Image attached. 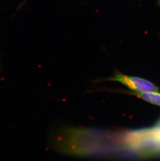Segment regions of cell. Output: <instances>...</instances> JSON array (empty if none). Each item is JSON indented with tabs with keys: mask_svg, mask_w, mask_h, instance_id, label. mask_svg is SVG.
I'll use <instances>...</instances> for the list:
<instances>
[{
	"mask_svg": "<svg viewBox=\"0 0 160 161\" xmlns=\"http://www.w3.org/2000/svg\"><path fill=\"white\" fill-rule=\"evenodd\" d=\"M104 80L120 82L131 90L138 92H157L159 90L158 88L149 81L137 77L127 76L119 72Z\"/></svg>",
	"mask_w": 160,
	"mask_h": 161,
	"instance_id": "cell-1",
	"label": "cell"
},
{
	"mask_svg": "<svg viewBox=\"0 0 160 161\" xmlns=\"http://www.w3.org/2000/svg\"><path fill=\"white\" fill-rule=\"evenodd\" d=\"M131 94L137 96L147 102H149L155 105L160 106V93L157 92H133Z\"/></svg>",
	"mask_w": 160,
	"mask_h": 161,
	"instance_id": "cell-2",
	"label": "cell"
},
{
	"mask_svg": "<svg viewBox=\"0 0 160 161\" xmlns=\"http://www.w3.org/2000/svg\"><path fill=\"white\" fill-rule=\"evenodd\" d=\"M159 4H160V0H159Z\"/></svg>",
	"mask_w": 160,
	"mask_h": 161,
	"instance_id": "cell-3",
	"label": "cell"
}]
</instances>
